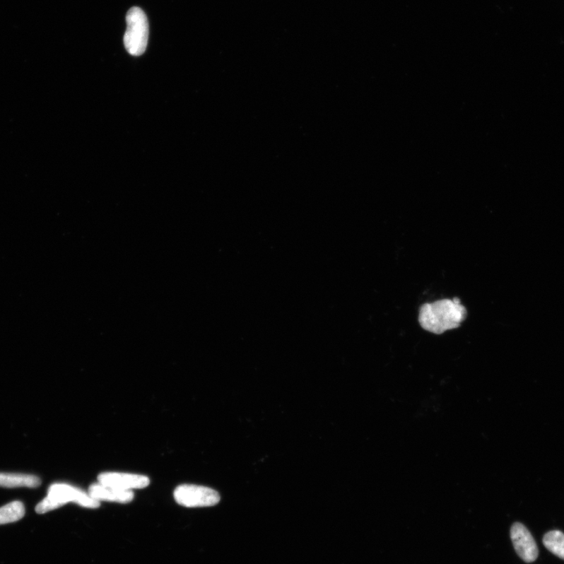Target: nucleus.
<instances>
[{
    "label": "nucleus",
    "mask_w": 564,
    "mask_h": 564,
    "mask_svg": "<svg viewBox=\"0 0 564 564\" xmlns=\"http://www.w3.org/2000/svg\"><path fill=\"white\" fill-rule=\"evenodd\" d=\"M41 481L39 477L21 474L0 473V487L3 488H38Z\"/></svg>",
    "instance_id": "6e6552de"
},
{
    "label": "nucleus",
    "mask_w": 564,
    "mask_h": 564,
    "mask_svg": "<svg viewBox=\"0 0 564 564\" xmlns=\"http://www.w3.org/2000/svg\"><path fill=\"white\" fill-rule=\"evenodd\" d=\"M510 537L513 546L520 558L526 563H532L538 558L539 548L531 534L520 523L511 527Z\"/></svg>",
    "instance_id": "39448f33"
},
{
    "label": "nucleus",
    "mask_w": 564,
    "mask_h": 564,
    "mask_svg": "<svg viewBox=\"0 0 564 564\" xmlns=\"http://www.w3.org/2000/svg\"><path fill=\"white\" fill-rule=\"evenodd\" d=\"M88 493L98 502L110 501L126 504L132 502L134 498L132 490L108 487L100 483L91 484Z\"/></svg>",
    "instance_id": "0eeeda50"
},
{
    "label": "nucleus",
    "mask_w": 564,
    "mask_h": 564,
    "mask_svg": "<svg viewBox=\"0 0 564 564\" xmlns=\"http://www.w3.org/2000/svg\"><path fill=\"white\" fill-rule=\"evenodd\" d=\"M466 310L457 298L426 303L421 307L419 322L422 327L433 334H441L458 328L466 317Z\"/></svg>",
    "instance_id": "f257e3e1"
},
{
    "label": "nucleus",
    "mask_w": 564,
    "mask_h": 564,
    "mask_svg": "<svg viewBox=\"0 0 564 564\" xmlns=\"http://www.w3.org/2000/svg\"><path fill=\"white\" fill-rule=\"evenodd\" d=\"M127 25L125 47L129 54L141 56L146 52L148 42L149 24L146 14L139 7H133L127 13Z\"/></svg>",
    "instance_id": "7ed1b4c3"
},
{
    "label": "nucleus",
    "mask_w": 564,
    "mask_h": 564,
    "mask_svg": "<svg viewBox=\"0 0 564 564\" xmlns=\"http://www.w3.org/2000/svg\"><path fill=\"white\" fill-rule=\"evenodd\" d=\"M544 544L559 558L564 560V534L560 531H552L545 534Z\"/></svg>",
    "instance_id": "9d476101"
},
{
    "label": "nucleus",
    "mask_w": 564,
    "mask_h": 564,
    "mask_svg": "<svg viewBox=\"0 0 564 564\" xmlns=\"http://www.w3.org/2000/svg\"><path fill=\"white\" fill-rule=\"evenodd\" d=\"M173 496L179 505L188 508L208 507L221 501L218 491L194 484H182L175 489Z\"/></svg>",
    "instance_id": "20e7f679"
},
{
    "label": "nucleus",
    "mask_w": 564,
    "mask_h": 564,
    "mask_svg": "<svg viewBox=\"0 0 564 564\" xmlns=\"http://www.w3.org/2000/svg\"><path fill=\"white\" fill-rule=\"evenodd\" d=\"M69 503H75L90 509H97L100 506V502L94 500L89 493L66 483H54L49 487L47 498L36 505L35 511L39 515H43Z\"/></svg>",
    "instance_id": "f03ea898"
},
{
    "label": "nucleus",
    "mask_w": 564,
    "mask_h": 564,
    "mask_svg": "<svg viewBox=\"0 0 564 564\" xmlns=\"http://www.w3.org/2000/svg\"><path fill=\"white\" fill-rule=\"evenodd\" d=\"M25 515L23 503L14 501L0 508V525L18 522Z\"/></svg>",
    "instance_id": "1a4fd4ad"
},
{
    "label": "nucleus",
    "mask_w": 564,
    "mask_h": 564,
    "mask_svg": "<svg viewBox=\"0 0 564 564\" xmlns=\"http://www.w3.org/2000/svg\"><path fill=\"white\" fill-rule=\"evenodd\" d=\"M98 480L103 486L129 490L147 488L150 484L148 476L134 474L106 472L99 474Z\"/></svg>",
    "instance_id": "423d86ee"
}]
</instances>
